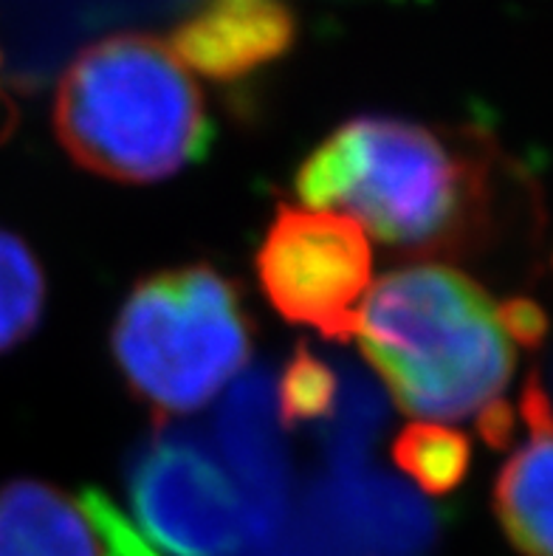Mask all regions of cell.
I'll list each match as a JSON object with an SVG mask.
<instances>
[{"label": "cell", "instance_id": "6da1fadb", "mask_svg": "<svg viewBox=\"0 0 553 556\" xmlns=\"http://www.w3.org/2000/svg\"><path fill=\"white\" fill-rule=\"evenodd\" d=\"M498 150L399 116L365 113L325 136L297 167L302 206L356 220L385 247L420 257H472L494 238Z\"/></svg>", "mask_w": 553, "mask_h": 556}, {"label": "cell", "instance_id": "7a4b0ae2", "mask_svg": "<svg viewBox=\"0 0 553 556\" xmlns=\"http://www.w3.org/2000/svg\"><path fill=\"white\" fill-rule=\"evenodd\" d=\"M356 337L395 404L418 421L480 416L517 370L498 300L435 261L392 268L373 282Z\"/></svg>", "mask_w": 553, "mask_h": 556}, {"label": "cell", "instance_id": "3957f363", "mask_svg": "<svg viewBox=\"0 0 553 556\" xmlns=\"http://www.w3.org/2000/svg\"><path fill=\"white\" fill-rule=\"evenodd\" d=\"M54 134L77 167L120 184H155L201 162L212 122L196 77L159 37L113 35L65 68Z\"/></svg>", "mask_w": 553, "mask_h": 556}, {"label": "cell", "instance_id": "277c9868", "mask_svg": "<svg viewBox=\"0 0 553 556\" xmlns=\"http://www.w3.org/2000/svg\"><path fill=\"white\" fill-rule=\"evenodd\" d=\"M243 294L206 263L164 268L125 296L111 351L136 399L159 416L206 407L252 356Z\"/></svg>", "mask_w": 553, "mask_h": 556}, {"label": "cell", "instance_id": "5b68a950", "mask_svg": "<svg viewBox=\"0 0 553 556\" xmlns=\"http://www.w3.org/2000/svg\"><path fill=\"white\" fill-rule=\"evenodd\" d=\"M260 291L286 323L330 342L356 337L373 286L370 238L334 210L280 204L254 254Z\"/></svg>", "mask_w": 553, "mask_h": 556}, {"label": "cell", "instance_id": "8992f818", "mask_svg": "<svg viewBox=\"0 0 553 556\" xmlns=\"http://www.w3.org/2000/svg\"><path fill=\"white\" fill-rule=\"evenodd\" d=\"M141 531L169 556H235L246 543V508L229 475L198 444L155 438L127 469Z\"/></svg>", "mask_w": 553, "mask_h": 556}, {"label": "cell", "instance_id": "52a82bcc", "mask_svg": "<svg viewBox=\"0 0 553 556\" xmlns=\"http://www.w3.org/2000/svg\"><path fill=\"white\" fill-rule=\"evenodd\" d=\"M294 40L286 0H203L164 42L189 74L235 83L286 56Z\"/></svg>", "mask_w": 553, "mask_h": 556}, {"label": "cell", "instance_id": "ba28073f", "mask_svg": "<svg viewBox=\"0 0 553 556\" xmlns=\"http://www.w3.org/2000/svg\"><path fill=\"white\" fill-rule=\"evenodd\" d=\"M0 556H102V548L83 503L23 478L0 486Z\"/></svg>", "mask_w": 553, "mask_h": 556}, {"label": "cell", "instance_id": "9c48e42d", "mask_svg": "<svg viewBox=\"0 0 553 556\" xmlns=\"http://www.w3.org/2000/svg\"><path fill=\"white\" fill-rule=\"evenodd\" d=\"M494 515L523 556H553V430L533 432L500 469Z\"/></svg>", "mask_w": 553, "mask_h": 556}, {"label": "cell", "instance_id": "30bf717a", "mask_svg": "<svg viewBox=\"0 0 553 556\" xmlns=\"http://www.w3.org/2000/svg\"><path fill=\"white\" fill-rule=\"evenodd\" d=\"M392 460L424 492L449 494L469 475L472 444L447 424L413 421L392 441Z\"/></svg>", "mask_w": 553, "mask_h": 556}, {"label": "cell", "instance_id": "8fae6325", "mask_svg": "<svg viewBox=\"0 0 553 556\" xmlns=\"http://www.w3.org/2000/svg\"><path fill=\"white\" fill-rule=\"evenodd\" d=\"M46 311V275L35 252L9 229H0V353L23 345Z\"/></svg>", "mask_w": 553, "mask_h": 556}, {"label": "cell", "instance_id": "7c38bea8", "mask_svg": "<svg viewBox=\"0 0 553 556\" xmlns=\"http://www.w3.org/2000/svg\"><path fill=\"white\" fill-rule=\"evenodd\" d=\"M337 402V376L316 353L300 345L280 379V413L286 424L316 421Z\"/></svg>", "mask_w": 553, "mask_h": 556}, {"label": "cell", "instance_id": "4fadbf2b", "mask_svg": "<svg viewBox=\"0 0 553 556\" xmlns=\"http://www.w3.org/2000/svg\"><path fill=\"white\" fill-rule=\"evenodd\" d=\"M500 319L505 331L514 339V345L540 348L548 333V317L540 305L528 296H508L500 300Z\"/></svg>", "mask_w": 553, "mask_h": 556}, {"label": "cell", "instance_id": "5bb4252c", "mask_svg": "<svg viewBox=\"0 0 553 556\" xmlns=\"http://www.w3.org/2000/svg\"><path fill=\"white\" fill-rule=\"evenodd\" d=\"M514 430H517V413L512 409V404H505L503 399L500 402H491L489 407L477 416V432L483 438L489 446H505L514 438Z\"/></svg>", "mask_w": 553, "mask_h": 556}]
</instances>
